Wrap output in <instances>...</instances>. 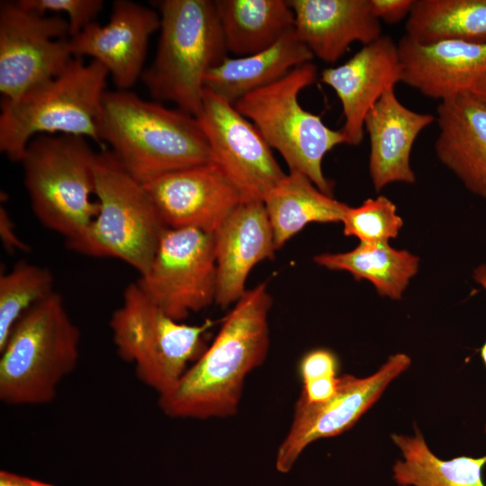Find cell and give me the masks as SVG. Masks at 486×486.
<instances>
[{
	"label": "cell",
	"mask_w": 486,
	"mask_h": 486,
	"mask_svg": "<svg viewBox=\"0 0 486 486\" xmlns=\"http://www.w3.org/2000/svg\"><path fill=\"white\" fill-rule=\"evenodd\" d=\"M271 305L266 284L247 290L212 345L170 392L158 396L162 411L183 418L235 414L246 376L263 363L268 351Z\"/></svg>",
	"instance_id": "6da1fadb"
},
{
	"label": "cell",
	"mask_w": 486,
	"mask_h": 486,
	"mask_svg": "<svg viewBox=\"0 0 486 486\" xmlns=\"http://www.w3.org/2000/svg\"><path fill=\"white\" fill-rule=\"evenodd\" d=\"M97 130L117 162L141 183L213 162L196 117L143 100L130 90H106Z\"/></svg>",
	"instance_id": "7a4b0ae2"
},
{
	"label": "cell",
	"mask_w": 486,
	"mask_h": 486,
	"mask_svg": "<svg viewBox=\"0 0 486 486\" xmlns=\"http://www.w3.org/2000/svg\"><path fill=\"white\" fill-rule=\"evenodd\" d=\"M80 330L54 292L28 310L0 348V400L12 406L43 405L76 367Z\"/></svg>",
	"instance_id": "3957f363"
},
{
	"label": "cell",
	"mask_w": 486,
	"mask_h": 486,
	"mask_svg": "<svg viewBox=\"0 0 486 486\" xmlns=\"http://www.w3.org/2000/svg\"><path fill=\"white\" fill-rule=\"evenodd\" d=\"M152 3L160 16V34L153 62L140 78L154 99L197 117L206 74L228 57L214 1Z\"/></svg>",
	"instance_id": "277c9868"
},
{
	"label": "cell",
	"mask_w": 486,
	"mask_h": 486,
	"mask_svg": "<svg viewBox=\"0 0 486 486\" xmlns=\"http://www.w3.org/2000/svg\"><path fill=\"white\" fill-rule=\"evenodd\" d=\"M108 75L96 60L85 63L75 57L60 74L18 99H2L0 150L11 161L21 162L34 137L55 133L91 139L104 148L97 120Z\"/></svg>",
	"instance_id": "5b68a950"
},
{
	"label": "cell",
	"mask_w": 486,
	"mask_h": 486,
	"mask_svg": "<svg viewBox=\"0 0 486 486\" xmlns=\"http://www.w3.org/2000/svg\"><path fill=\"white\" fill-rule=\"evenodd\" d=\"M96 217L68 248L94 257H113L140 275L150 266L167 229L143 184L130 175L109 149L95 154Z\"/></svg>",
	"instance_id": "8992f818"
},
{
	"label": "cell",
	"mask_w": 486,
	"mask_h": 486,
	"mask_svg": "<svg viewBox=\"0 0 486 486\" xmlns=\"http://www.w3.org/2000/svg\"><path fill=\"white\" fill-rule=\"evenodd\" d=\"M95 154L86 138L41 134L29 142L20 162L34 215L66 242L83 234L98 213L91 199Z\"/></svg>",
	"instance_id": "52a82bcc"
},
{
	"label": "cell",
	"mask_w": 486,
	"mask_h": 486,
	"mask_svg": "<svg viewBox=\"0 0 486 486\" xmlns=\"http://www.w3.org/2000/svg\"><path fill=\"white\" fill-rule=\"evenodd\" d=\"M316 78V65L302 64L278 81L243 96L234 106L280 153L290 171L305 175L321 192L333 196L334 184L324 176L322 161L336 146L346 143V138L298 101L301 91Z\"/></svg>",
	"instance_id": "ba28073f"
},
{
	"label": "cell",
	"mask_w": 486,
	"mask_h": 486,
	"mask_svg": "<svg viewBox=\"0 0 486 486\" xmlns=\"http://www.w3.org/2000/svg\"><path fill=\"white\" fill-rule=\"evenodd\" d=\"M187 325L164 313L137 282L126 286L109 326L118 356L134 365L137 377L158 396L170 392L203 353L202 335L212 326Z\"/></svg>",
	"instance_id": "9c48e42d"
},
{
	"label": "cell",
	"mask_w": 486,
	"mask_h": 486,
	"mask_svg": "<svg viewBox=\"0 0 486 486\" xmlns=\"http://www.w3.org/2000/svg\"><path fill=\"white\" fill-rule=\"evenodd\" d=\"M75 58L68 19L47 15L18 1L0 4V92L16 100L60 74Z\"/></svg>",
	"instance_id": "30bf717a"
},
{
	"label": "cell",
	"mask_w": 486,
	"mask_h": 486,
	"mask_svg": "<svg viewBox=\"0 0 486 486\" xmlns=\"http://www.w3.org/2000/svg\"><path fill=\"white\" fill-rule=\"evenodd\" d=\"M137 284L170 318L181 321L216 299L213 235L195 229L164 232L148 269Z\"/></svg>",
	"instance_id": "8fae6325"
},
{
	"label": "cell",
	"mask_w": 486,
	"mask_h": 486,
	"mask_svg": "<svg viewBox=\"0 0 486 486\" xmlns=\"http://www.w3.org/2000/svg\"><path fill=\"white\" fill-rule=\"evenodd\" d=\"M196 118L213 162L236 187L243 202H264L286 174L256 127L233 104L206 88Z\"/></svg>",
	"instance_id": "7c38bea8"
},
{
	"label": "cell",
	"mask_w": 486,
	"mask_h": 486,
	"mask_svg": "<svg viewBox=\"0 0 486 486\" xmlns=\"http://www.w3.org/2000/svg\"><path fill=\"white\" fill-rule=\"evenodd\" d=\"M410 364L408 355L397 353L367 377L339 376L336 393L324 402L310 403L300 396L292 426L277 451L276 469L289 472L310 444L351 428Z\"/></svg>",
	"instance_id": "4fadbf2b"
},
{
	"label": "cell",
	"mask_w": 486,
	"mask_h": 486,
	"mask_svg": "<svg viewBox=\"0 0 486 486\" xmlns=\"http://www.w3.org/2000/svg\"><path fill=\"white\" fill-rule=\"evenodd\" d=\"M170 229L214 234L243 199L214 163L172 171L142 183Z\"/></svg>",
	"instance_id": "5bb4252c"
},
{
	"label": "cell",
	"mask_w": 486,
	"mask_h": 486,
	"mask_svg": "<svg viewBox=\"0 0 486 486\" xmlns=\"http://www.w3.org/2000/svg\"><path fill=\"white\" fill-rule=\"evenodd\" d=\"M159 27L155 9L115 0L108 23L94 22L70 38L72 52L92 57L107 69L117 89L130 90L141 77L148 40Z\"/></svg>",
	"instance_id": "9a60e30c"
},
{
	"label": "cell",
	"mask_w": 486,
	"mask_h": 486,
	"mask_svg": "<svg viewBox=\"0 0 486 486\" xmlns=\"http://www.w3.org/2000/svg\"><path fill=\"white\" fill-rule=\"evenodd\" d=\"M320 80L334 90L341 103L345 122L340 130L346 144L356 146L364 139L369 111L386 91L401 82L398 44L382 35L344 64L324 69Z\"/></svg>",
	"instance_id": "2e32d148"
},
{
	"label": "cell",
	"mask_w": 486,
	"mask_h": 486,
	"mask_svg": "<svg viewBox=\"0 0 486 486\" xmlns=\"http://www.w3.org/2000/svg\"><path fill=\"white\" fill-rule=\"evenodd\" d=\"M401 82L422 94L444 100L468 88L486 74V43L446 40L398 42Z\"/></svg>",
	"instance_id": "e0dca14e"
},
{
	"label": "cell",
	"mask_w": 486,
	"mask_h": 486,
	"mask_svg": "<svg viewBox=\"0 0 486 486\" xmlns=\"http://www.w3.org/2000/svg\"><path fill=\"white\" fill-rule=\"evenodd\" d=\"M217 267L215 302L226 307L246 292L252 268L271 259L275 247L263 202H243L213 234Z\"/></svg>",
	"instance_id": "ac0fdd59"
},
{
	"label": "cell",
	"mask_w": 486,
	"mask_h": 486,
	"mask_svg": "<svg viewBox=\"0 0 486 486\" xmlns=\"http://www.w3.org/2000/svg\"><path fill=\"white\" fill-rule=\"evenodd\" d=\"M294 31L312 55L338 61L353 42L369 44L382 34L370 0H289Z\"/></svg>",
	"instance_id": "d6986e66"
},
{
	"label": "cell",
	"mask_w": 486,
	"mask_h": 486,
	"mask_svg": "<svg viewBox=\"0 0 486 486\" xmlns=\"http://www.w3.org/2000/svg\"><path fill=\"white\" fill-rule=\"evenodd\" d=\"M437 158L471 193L486 199V104L469 91L440 101Z\"/></svg>",
	"instance_id": "ffe728a7"
},
{
	"label": "cell",
	"mask_w": 486,
	"mask_h": 486,
	"mask_svg": "<svg viewBox=\"0 0 486 486\" xmlns=\"http://www.w3.org/2000/svg\"><path fill=\"white\" fill-rule=\"evenodd\" d=\"M436 117L409 109L394 88L386 91L367 113L364 130L370 139L369 172L373 186L380 191L394 182L413 184L410 166L413 144Z\"/></svg>",
	"instance_id": "44dd1931"
},
{
	"label": "cell",
	"mask_w": 486,
	"mask_h": 486,
	"mask_svg": "<svg viewBox=\"0 0 486 486\" xmlns=\"http://www.w3.org/2000/svg\"><path fill=\"white\" fill-rule=\"evenodd\" d=\"M313 58L293 30L261 52L227 57L206 74L204 88L234 105L243 96L278 81Z\"/></svg>",
	"instance_id": "7402d4cb"
},
{
	"label": "cell",
	"mask_w": 486,
	"mask_h": 486,
	"mask_svg": "<svg viewBox=\"0 0 486 486\" xmlns=\"http://www.w3.org/2000/svg\"><path fill=\"white\" fill-rule=\"evenodd\" d=\"M263 202L275 249L310 223L342 222L349 208L321 192L308 176L298 171H289Z\"/></svg>",
	"instance_id": "603a6c76"
},
{
	"label": "cell",
	"mask_w": 486,
	"mask_h": 486,
	"mask_svg": "<svg viewBox=\"0 0 486 486\" xmlns=\"http://www.w3.org/2000/svg\"><path fill=\"white\" fill-rule=\"evenodd\" d=\"M227 51L237 57L261 52L294 30L284 0H215Z\"/></svg>",
	"instance_id": "cb8c5ba5"
},
{
	"label": "cell",
	"mask_w": 486,
	"mask_h": 486,
	"mask_svg": "<svg viewBox=\"0 0 486 486\" xmlns=\"http://www.w3.org/2000/svg\"><path fill=\"white\" fill-rule=\"evenodd\" d=\"M314 262L329 270L346 271L356 280H367L382 297L399 301L419 268V258L389 243L360 242L343 253H323Z\"/></svg>",
	"instance_id": "d4e9b609"
},
{
	"label": "cell",
	"mask_w": 486,
	"mask_h": 486,
	"mask_svg": "<svg viewBox=\"0 0 486 486\" xmlns=\"http://www.w3.org/2000/svg\"><path fill=\"white\" fill-rule=\"evenodd\" d=\"M414 436L392 434L391 438L403 456L392 467L400 486H486L483 469L486 454L480 457L457 456L443 460L434 454L418 427Z\"/></svg>",
	"instance_id": "484cf974"
},
{
	"label": "cell",
	"mask_w": 486,
	"mask_h": 486,
	"mask_svg": "<svg viewBox=\"0 0 486 486\" xmlns=\"http://www.w3.org/2000/svg\"><path fill=\"white\" fill-rule=\"evenodd\" d=\"M405 29V36L418 43H486V0H414Z\"/></svg>",
	"instance_id": "4316f807"
},
{
	"label": "cell",
	"mask_w": 486,
	"mask_h": 486,
	"mask_svg": "<svg viewBox=\"0 0 486 486\" xmlns=\"http://www.w3.org/2000/svg\"><path fill=\"white\" fill-rule=\"evenodd\" d=\"M54 292V276L47 267L17 263L0 276V348L19 319Z\"/></svg>",
	"instance_id": "83f0119b"
},
{
	"label": "cell",
	"mask_w": 486,
	"mask_h": 486,
	"mask_svg": "<svg viewBox=\"0 0 486 486\" xmlns=\"http://www.w3.org/2000/svg\"><path fill=\"white\" fill-rule=\"evenodd\" d=\"M342 223L345 236L365 243H388L403 226L396 205L383 195L368 198L358 207L349 206Z\"/></svg>",
	"instance_id": "f1b7e54d"
},
{
	"label": "cell",
	"mask_w": 486,
	"mask_h": 486,
	"mask_svg": "<svg viewBox=\"0 0 486 486\" xmlns=\"http://www.w3.org/2000/svg\"><path fill=\"white\" fill-rule=\"evenodd\" d=\"M18 3L42 14L47 12L67 14L70 38L94 22L104 6L102 0H18Z\"/></svg>",
	"instance_id": "f546056e"
},
{
	"label": "cell",
	"mask_w": 486,
	"mask_h": 486,
	"mask_svg": "<svg viewBox=\"0 0 486 486\" xmlns=\"http://www.w3.org/2000/svg\"><path fill=\"white\" fill-rule=\"evenodd\" d=\"M338 361L336 355L328 349H315L307 353L300 363L302 382L327 377H337Z\"/></svg>",
	"instance_id": "4dcf8cb0"
},
{
	"label": "cell",
	"mask_w": 486,
	"mask_h": 486,
	"mask_svg": "<svg viewBox=\"0 0 486 486\" xmlns=\"http://www.w3.org/2000/svg\"><path fill=\"white\" fill-rule=\"evenodd\" d=\"M373 14L387 23H397L410 15L414 0H370Z\"/></svg>",
	"instance_id": "1f68e13d"
},
{
	"label": "cell",
	"mask_w": 486,
	"mask_h": 486,
	"mask_svg": "<svg viewBox=\"0 0 486 486\" xmlns=\"http://www.w3.org/2000/svg\"><path fill=\"white\" fill-rule=\"evenodd\" d=\"M338 379V377H327L305 382L301 396L310 403L324 402L336 393Z\"/></svg>",
	"instance_id": "d6a6232c"
},
{
	"label": "cell",
	"mask_w": 486,
	"mask_h": 486,
	"mask_svg": "<svg viewBox=\"0 0 486 486\" xmlns=\"http://www.w3.org/2000/svg\"><path fill=\"white\" fill-rule=\"evenodd\" d=\"M0 237L4 248L9 252L29 250L28 246L17 236L11 217L3 206L0 208Z\"/></svg>",
	"instance_id": "836d02e7"
},
{
	"label": "cell",
	"mask_w": 486,
	"mask_h": 486,
	"mask_svg": "<svg viewBox=\"0 0 486 486\" xmlns=\"http://www.w3.org/2000/svg\"><path fill=\"white\" fill-rule=\"evenodd\" d=\"M0 486H55L8 471L0 472Z\"/></svg>",
	"instance_id": "e575fe53"
},
{
	"label": "cell",
	"mask_w": 486,
	"mask_h": 486,
	"mask_svg": "<svg viewBox=\"0 0 486 486\" xmlns=\"http://www.w3.org/2000/svg\"><path fill=\"white\" fill-rule=\"evenodd\" d=\"M473 280L481 285L484 291L486 292V263H482L478 265L473 272H472ZM481 357L483 361V364L486 367V341L482 346L481 350ZM484 432L486 434V425L484 427Z\"/></svg>",
	"instance_id": "d590c367"
},
{
	"label": "cell",
	"mask_w": 486,
	"mask_h": 486,
	"mask_svg": "<svg viewBox=\"0 0 486 486\" xmlns=\"http://www.w3.org/2000/svg\"><path fill=\"white\" fill-rule=\"evenodd\" d=\"M486 104V74L475 81L468 90Z\"/></svg>",
	"instance_id": "8d00e7d4"
}]
</instances>
